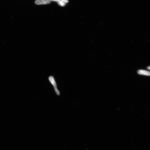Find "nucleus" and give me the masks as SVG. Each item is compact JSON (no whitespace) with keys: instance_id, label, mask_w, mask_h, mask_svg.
<instances>
[{"instance_id":"nucleus-4","label":"nucleus","mask_w":150,"mask_h":150,"mask_svg":"<svg viewBox=\"0 0 150 150\" xmlns=\"http://www.w3.org/2000/svg\"><path fill=\"white\" fill-rule=\"evenodd\" d=\"M69 2L68 0H59L57 2L58 5L60 6L64 7Z\"/></svg>"},{"instance_id":"nucleus-2","label":"nucleus","mask_w":150,"mask_h":150,"mask_svg":"<svg viewBox=\"0 0 150 150\" xmlns=\"http://www.w3.org/2000/svg\"><path fill=\"white\" fill-rule=\"evenodd\" d=\"M50 0H36L35 3L37 5L49 4L51 2Z\"/></svg>"},{"instance_id":"nucleus-3","label":"nucleus","mask_w":150,"mask_h":150,"mask_svg":"<svg viewBox=\"0 0 150 150\" xmlns=\"http://www.w3.org/2000/svg\"><path fill=\"white\" fill-rule=\"evenodd\" d=\"M139 74L145 76H150V72L144 70H139L138 72Z\"/></svg>"},{"instance_id":"nucleus-6","label":"nucleus","mask_w":150,"mask_h":150,"mask_svg":"<svg viewBox=\"0 0 150 150\" xmlns=\"http://www.w3.org/2000/svg\"><path fill=\"white\" fill-rule=\"evenodd\" d=\"M147 69L148 70H150V66H149L147 68Z\"/></svg>"},{"instance_id":"nucleus-1","label":"nucleus","mask_w":150,"mask_h":150,"mask_svg":"<svg viewBox=\"0 0 150 150\" xmlns=\"http://www.w3.org/2000/svg\"><path fill=\"white\" fill-rule=\"evenodd\" d=\"M49 80L51 83L52 84L55 89V91L58 95H60V93L57 89V85L56 83L54 78L52 76H50L49 78Z\"/></svg>"},{"instance_id":"nucleus-5","label":"nucleus","mask_w":150,"mask_h":150,"mask_svg":"<svg viewBox=\"0 0 150 150\" xmlns=\"http://www.w3.org/2000/svg\"><path fill=\"white\" fill-rule=\"evenodd\" d=\"M51 1H55V2H57L59 0H50Z\"/></svg>"}]
</instances>
